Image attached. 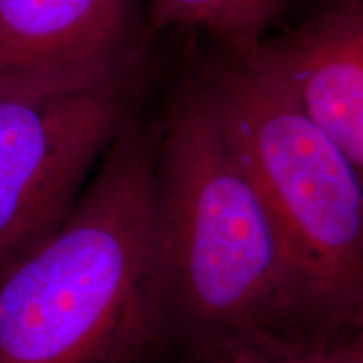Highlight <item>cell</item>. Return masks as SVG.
<instances>
[{"label": "cell", "mask_w": 363, "mask_h": 363, "mask_svg": "<svg viewBox=\"0 0 363 363\" xmlns=\"http://www.w3.org/2000/svg\"><path fill=\"white\" fill-rule=\"evenodd\" d=\"M131 121L128 89L0 93V278L67 219Z\"/></svg>", "instance_id": "cell-4"}, {"label": "cell", "mask_w": 363, "mask_h": 363, "mask_svg": "<svg viewBox=\"0 0 363 363\" xmlns=\"http://www.w3.org/2000/svg\"><path fill=\"white\" fill-rule=\"evenodd\" d=\"M133 0H0V93L130 89Z\"/></svg>", "instance_id": "cell-5"}, {"label": "cell", "mask_w": 363, "mask_h": 363, "mask_svg": "<svg viewBox=\"0 0 363 363\" xmlns=\"http://www.w3.org/2000/svg\"><path fill=\"white\" fill-rule=\"evenodd\" d=\"M155 276L162 345L189 363L318 335L279 234L203 86L155 133Z\"/></svg>", "instance_id": "cell-1"}, {"label": "cell", "mask_w": 363, "mask_h": 363, "mask_svg": "<svg viewBox=\"0 0 363 363\" xmlns=\"http://www.w3.org/2000/svg\"><path fill=\"white\" fill-rule=\"evenodd\" d=\"M153 26H199L224 43L234 59L247 56L276 19L283 0H152Z\"/></svg>", "instance_id": "cell-7"}, {"label": "cell", "mask_w": 363, "mask_h": 363, "mask_svg": "<svg viewBox=\"0 0 363 363\" xmlns=\"http://www.w3.org/2000/svg\"><path fill=\"white\" fill-rule=\"evenodd\" d=\"M234 61L283 89L363 174V0H330Z\"/></svg>", "instance_id": "cell-6"}, {"label": "cell", "mask_w": 363, "mask_h": 363, "mask_svg": "<svg viewBox=\"0 0 363 363\" xmlns=\"http://www.w3.org/2000/svg\"><path fill=\"white\" fill-rule=\"evenodd\" d=\"M160 347L155 133L133 120L56 233L0 278V363H143Z\"/></svg>", "instance_id": "cell-2"}, {"label": "cell", "mask_w": 363, "mask_h": 363, "mask_svg": "<svg viewBox=\"0 0 363 363\" xmlns=\"http://www.w3.org/2000/svg\"><path fill=\"white\" fill-rule=\"evenodd\" d=\"M216 363H363V331L242 347Z\"/></svg>", "instance_id": "cell-8"}, {"label": "cell", "mask_w": 363, "mask_h": 363, "mask_svg": "<svg viewBox=\"0 0 363 363\" xmlns=\"http://www.w3.org/2000/svg\"><path fill=\"white\" fill-rule=\"evenodd\" d=\"M261 194L311 330L363 328V174L272 81L238 61L202 84Z\"/></svg>", "instance_id": "cell-3"}]
</instances>
